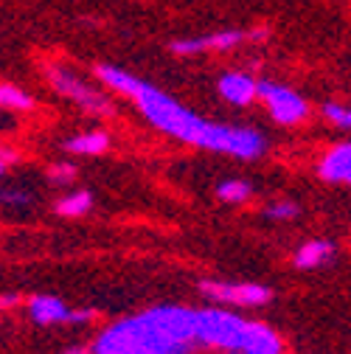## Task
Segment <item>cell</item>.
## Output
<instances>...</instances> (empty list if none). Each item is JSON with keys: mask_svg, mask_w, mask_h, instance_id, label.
<instances>
[{"mask_svg": "<svg viewBox=\"0 0 351 354\" xmlns=\"http://www.w3.org/2000/svg\"><path fill=\"white\" fill-rule=\"evenodd\" d=\"M250 194H253V189L245 180H222L216 186V197L222 203H245V200H250Z\"/></svg>", "mask_w": 351, "mask_h": 354, "instance_id": "obj_16", "label": "cell"}, {"mask_svg": "<svg viewBox=\"0 0 351 354\" xmlns=\"http://www.w3.org/2000/svg\"><path fill=\"white\" fill-rule=\"evenodd\" d=\"M200 343V309L158 306L107 326L93 354H191Z\"/></svg>", "mask_w": 351, "mask_h": 354, "instance_id": "obj_2", "label": "cell"}, {"mask_svg": "<svg viewBox=\"0 0 351 354\" xmlns=\"http://www.w3.org/2000/svg\"><path fill=\"white\" fill-rule=\"evenodd\" d=\"M318 174L329 183H345L351 186V144H337L332 147L321 163H318Z\"/></svg>", "mask_w": 351, "mask_h": 354, "instance_id": "obj_10", "label": "cell"}, {"mask_svg": "<svg viewBox=\"0 0 351 354\" xmlns=\"http://www.w3.org/2000/svg\"><path fill=\"white\" fill-rule=\"evenodd\" d=\"M265 214H267L270 219H292V216L298 214V205L290 203V200H281V203H270V205L265 208Z\"/></svg>", "mask_w": 351, "mask_h": 354, "instance_id": "obj_18", "label": "cell"}, {"mask_svg": "<svg viewBox=\"0 0 351 354\" xmlns=\"http://www.w3.org/2000/svg\"><path fill=\"white\" fill-rule=\"evenodd\" d=\"M323 115H326L332 124H337V127H343V129H351V107L326 104V107H323Z\"/></svg>", "mask_w": 351, "mask_h": 354, "instance_id": "obj_17", "label": "cell"}, {"mask_svg": "<svg viewBox=\"0 0 351 354\" xmlns=\"http://www.w3.org/2000/svg\"><path fill=\"white\" fill-rule=\"evenodd\" d=\"M12 160H15V149H12V147H3V152H0V166L9 169Z\"/></svg>", "mask_w": 351, "mask_h": 354, "instance_id": "obj_20", "label": "cell"}, {"mask_svg": "<svg viewBox=\"0 0 351 354\" xmlns=\"http://www.w3.org/2000/svg\"><path fill=\"white\" fill-rule=\"evenodd\" d=\"M216 91L225 102L236 104V107H247L258 99V82L247 73H239V71H231V73H222L216 82Z\"/></svg>", "mask_w": 351, "mask_h": 354, "instance_id": "obj_8", "label": "cell"}, {"mask_svg": "<svg viewBox=\"0 0 351 354\" xmlns=\"http://www.w3.org/2000/svg\"><path fill=\"white\" fill-rule=\"evenodd\" d=\"M73 313L65 301L54 295H34L28 298V315L39 326H54V324H73Z\"/></svg>", "mask_w": 351, "mask_h": 354, "instance_id": "obj_9", "label": "cell"}, {"mask_svg": "<svg viewBox=\"0 0 351 354\" xmlns=\"http://www.w3.org/2000/svg\"><path fill=\"white\" fill-rule=\"evenodd\" d=\"M96 76H99L102 84H107L110 91H115V93H121L126 99H133V93L138 91V84H141L138 76H133L124 68H115V65H96Z\"/></svg>", "mask_w": 351, "mask_h": 354, "instance_id": "obj_12", "label": "cell"}, {"mask_svg": "<svg viewBox=\"0 0 351 354\" xmlns=\"http://www.w3.org/2000/svg\"><path fill=\"white\" fill-rule=\"evenodd\" d=\"M73 174H76V169H73L70 163H54V166L48 169L51 183H68V180H73Z\"/></svg>", "mask_w": 351, "mask_h": 354, "instance_id": "obj_19", "label": "cell"}, {"mask_svg": "<svg viewBox=\"0 0 351 354\" xmlns=\"http://www.w3.org/2000/svg\"><path fill=\"white\" fill-rule=\"evenodd\" d=\"M200 343L222 351L281 354V340L270 326L239 318L225 309H200Z\"/></svg>", "mask_w": 351, "mask_h": 354, "instance_id": "obj_3", "label": "cell"}, {"mask_svg": "<svg viewBox=\"0 0 351 354\" xmlns=\"http://www.w3.org/2000/svg\"><path fill=\"white\" fill-rule=\"evenodd\" d=\"M110 147V136L107 132H82V136H73L65 141V149L73 152V155H102L104 149Z\"/></svg>", "mask_w": 351, "mask_h": 354, "instance_id": "obj_13", "label": "cell"}, {"mask_svg": "<svg viewBox=\"0 0 351 354\" xmlns=\"http://www.w3.org/2000/svg\"><path fill=\"white\" fill-rule=\"evenodd\" d=\"M245 39H250V34L228 28V31H214L205 37H186V39H174L171 42V54L178 57H194V54H205V51H231L236 46H242Z\"/></svg>", "mask_w": 351, "mask_h": 354, "instance_id": "obj_7", "label": "cell"}, {"mask_svg": "<svg viewBox=\"0 0 351 354\" xmlns=\"http://www.w3.org/2000/svg\"><path fill=\"white\" fill-rule=\"evenodd\" d=\"M15 301H17V298H15V295H3V306H12V304H15Z\"/></svg>", "mask_w": 351, "mask_h": 354, "instance_id": "obj_21", "label": "cell"}, {"mask_svg": "<svg viewBox=\"0 0 351 354\" xmlns=\"http://www.w3.org/2000/svg\"><path fill=\"white\" fill-rule=\"evenodd\" d=\"M46 79H48V84L54 87V91L59 93V96H65V99H70L79 110H84V113H91V115H113L115 110H113V102L104 96V93H99L93 84H87L82 76H76L70 68H65V65H48L46 68Z\"/></svg>", "mask_w": 351, "mask_h": 354, "instance_id": "obj_4", "label": "cell"}, {"mask_svg": "<svg viewBox=\"0 0 351 354\" xmlns=\"http://www.w3.org/2000/svg\"><path fill=\"white\" fill-rule=\"evenodd\" d=\"M91 208H93V194L91 192H73V194H68L57 203V214H62V216H84Z\"/></svg>", "mask_w": 351, "mask_h": 354, "instance_id": "obj_14", "label": "cell"}, {"mask_svg": "<svg viewBox=\"0 0 351 354\" xmlns=\"http://www.w3.org/2000/svg\"><path fill=\"white\" fill-rule=\"evenodd\" d=\"M0 104H3L6 110H23V113L34 110V99H31V93H26L23 87L9 84V82L0 87Z\"/></svg>", "mask_w": 351, "mask_h": 354, "instance_id": "obj_15", "label": "cell"}, {"mask_svg": "<svg viewBox=\"0 0 351 354\" xmlns=\"http://www.w3.org/2000/svg\"><path fill=\"white\" fill-rule=\"evenodd\" d=\"M200 292L214 304H228V306H265L273 298V290L265 284H239V281H205Z\"/></svg>", "mask_w": 351, "mask_h": 354, "instance_id": "obj_6", "label": "cell"}, {"mask_svg": "<svg viewBox=\"0 0 351 354\" xmlns=\"http://www.w3.org/2000/svg\"><path fill=\"white\" fill-rule=\"evenodd\" d=\"M334 256V245L326 242V239H312V242H303L295 253V268L298 270H315V268H323V264Z\"/></svg>", "mask_w": 351, "mask_h": 354, "instance_id": "obj_11", "label": "cell"}, {"mask_svg": "<svg viewBox=\"0 0 351 354\" xmlns=\"http://www.w3.org/2000/svg\"><path fill=\"white\" fill-rule=\"evenodd\" d=\"M228 354H253V351H228Z\"/></svg>", "mask_w": 351, "mask_h": 354, "instance_id": "obj_23", "label": "cell"}, {"mask_svg": "<svg viewBox=\"0 0 351 354\" xmlns=\"http://www.w3.org/2000/svg\"><path fill=\"white\" fill-rule=\"evenodd\" d=\"M133 102L152 127H158L160 132H166V136L178 138L189 147H200L208 152L231 155V158H242V160H253L258 155H265V149H267V141L261 138L256 129L208 121V118L191 113L189 107H183L169 93L158 91L149 82L138 84V91L133 93Z\"/></svg>", "mask_w": 351, "mask_h": 354, "instance_id": "obj_1", "label": "cell"}, {"mask_svg": "<svg viewBox=\"0 0 351 354\" xmlns=\"http://www.w3.org/2000/svg\"><path fill=\"white\" fill-rule=\"evenodd\" d=\"M258 99L267 104L273 121L281 127H298L310 118V104H306V99L281 82L261 79L258 82Z\"/></svg>", "mask_w": 351, "mask_h": 354, "instance_id": "obj_5", "label": "cell"}, {"mask_svg": "<svg viewBox=\"0 0 351 354\" xmlns=\"http://www.w3.org/2000/svg\"><path fill=\"white\" fill-rule=\"evenodd\" d=\"M65 354H87L84 348H70V351H65Z\"/></svg>", "mask_w": 351, "mask_h": 354, "instance_id": "obj_22", "label": "cell"}]
</instances>
